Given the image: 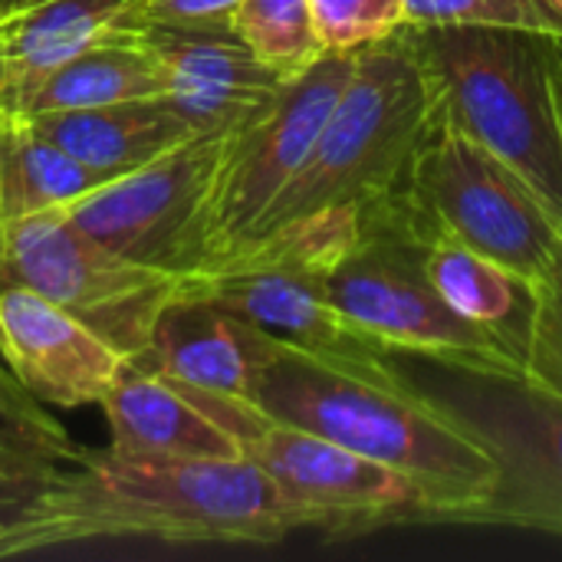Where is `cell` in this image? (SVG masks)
<instances>
[{"instance_id":"1","label":"cell","mask_w":562,"mask_h":562,"mask_svg":"<svg viewBox=\"0 0 562 562\" xmlns=\"http://www.w3.org/2000/svg\"><path fill=\"white\" fill-rule=\"evenodd\" d=\"M293 530L277 484L250 458L138 461L102 451L82 454L40 491L7 543V560L112 537L267 547Z\"/></svg>"},{"instance_id":"2","label":"cell","mask_w":562,"mask_h":562,"mask_svg":"<svg viewBox=\"0 0 562 562\" xmlns=\"http://www.w3.org/2000/svg\"><path fill=\"white\" fill-rule=\"evenodd\" d=\"M254 405L270 422L402 471L425 497L422 524L458 527L494 491V458L422 402L398 369L379 375L283 346L260 375Z\"/></svg>"},{"instance_id":"3","label":"cell","mask_w":562,"mask_h":562,"mask_svg":"<svg viewBox=\"0 0 562 562\" xmlns=\"http://www.w3.org/2000/svg\"><path fill=\"white\" fill-rule=\"evenodd\" d=\"M441 112L497 155L562 227V59L557 36L510 26L402 23Z\"/></svg>"},{"instance_id":"4","label":"cell","mask_w":562,"mask_h":562,"mask_svg":"<svg viewBox=\"0 0 562 562\" xmlns=\"http://www.w3.org/2000/svg\"><path fill=\"white\" fill-rule=\"evenodd\" d=\"M438 119V95L402 26L362 49L306 161L260 214L247 240L267 237L323 207L389 198ZM244 240V244H247Z\"/></svg>"},{"instance_id":"5","label":"cell","mask_w":562,"mask_h":562,"mask_svg":"<svg viewBox=\"0 0 562 562\" xmlns=\"http://www.w3.org/2000/svg\"><path fill=\"white\" fill-rule=\"evenodd\" d=\"M359 234L362 207H323L267 237L240 244L181 280L184 290L247 316L290 349L392 375V352L356 329L326 293V273L352 250Z\"/></svg>"},{"instance_id":"6","label":"cell","mask_w":562,"mask_h":562,"mask_svg":"<svg viewBox=\"0 0 562 562\" xmlns=\"http://www.w3.org/2000/svg\"><path fill=\"white\" fill-rule=\"evenodd\" d=\"M402 382L474 438L497 464L494 491L458 527H517L562 537V395L524 372L392 356Z\"/></svg>"},{"instance_id":"7","label":"cell","mask_w":562,"mask_h":562,"mask_svg":"<svg viewBox=\"0 0 562 562\" xmlns=\"http://www.w3.org/2000/svg\"><path fill=\"white\" fill-rule=\"evenodd\" d=\"M425 247L392 194L366 204L359 240L326 273L329 303L392 356L524 372L501 336L468 323L438 296L422 270Z\"/></svg>"},{"instance_id":"8","label":"cell","mask_w":562,"mask_h":562,"mask_svg":"<svg viewBox=\"0 0 562 562\" xmlns=\"http://www.w3.org/2000/svg\"><path fill=\"white\" fill-rule=\"evenodd\" d=\"M392 198L425 244H464L530 283L562 244V227L520 175L461 132L441 105Z\"/></svg>"},{"instance_id":"9","label":"cell","mask_w":562,"mask_h":562,"mask_svg":"<svg viewBox=\"0 0 562 562\" xmlns=\"http://www.w3.org/2000/svg\"><path fill=\"white\" fill-rule=\"evenodd\" d=\"M13 283L69 310L125 359L148 352L161 310L181 293V273L102 247L59 207L0 224V286Z\"/></svg>"},{"instance_id":"10","label":"cell","mask_w":562,"mask_h":562,"mask_svg":"<svg viewBox=\"0 0 562 562\" xmlns=\"http://www.w3.org/2000/svg\"><path fill=\"white\" fill-rule=\"evenodd\" d=\"M352 69L356 49H326L310 69L290 76L270 105L224 132L204 204L201 267L237 250L254 234L260 214L306 161Z\"/></svg>"},{"instance_id":"11","label":"cell","mask_w":562,"mask_h":562,"mask_svg":"<svg viewBox=\"0 0 562 562\" xmlns=\"http://www.w3.org/2000/svg\"><path fill=\"white\" fill-rule=\"evenodd\" d=\"M221 135H191L161 158L109 178L59 211L102 247L171 273L204 260V204Z\"/></svg>"},{"instance_id":"12","label":"cell","mask_w":562,"mask_h":562,"mask_svg":"<svg viewBox=\"0 0 562 562\" xmlns=\"http://www.w3.org/2000/svg\"><path fill=\"white\" fill-rule=\"evenodd\" d=\"M277 484L293 527L326 537H362L422 524L425 497L402 471L319 435L270 422L247 448Z\"/></svg>"},{"instance_id":"13","label":"cell","mask_w":562,"mask_h":562,"mask_svg":"<svg viewBox=\"0 0 562 562\" xmlns=\"http://www.w3.org/2000/svg\"><path fill=\"white\" fill-rule=\"evenodd\" d=\"M112 431V454L138 461H234L270 418L237 398L211 395L168 379L142 362H125L102 398Z\"/></svg>"},{"instance_id":"14","label":"cell","mask_w":562,"mask_h":562,"mask_svg":"<svg viewBox=\"0 0 562 562\" xmlns=\"http://www.w3.org/2000/svg\"><path fill=\"white\" fill-rule=\"evenodd\" d=\"M0 362L36 402L56 408L102 405L125 356L59 303L30 286H0Z\"/></svg>"},{"instance_id":"15","label":"cell","mask_w":562,"mask_h":562,"mask_svg":"<svg viewBox=\"0 0 562 562\" xmlns=\"http://www.w3.org/2000/svg\"><path fill=\"white\" fill-rule=\"evenodd\" d=\"M138 33L165 72V99L201 135L244 125L286 82L250 53L231 23H145Z\"/></svg>"},{"instance_id":"16","label":"cell","mask_w":562,"mask_h":562,"mask_svg":"<svg viewBox=\"0 0 562 562\" xmlns=\"http://www.w3.org/2000/svg\"><path fill=\"white\" fill-rule=\"evenodd\" d=\"M283 342L254 326L247 316L184 290L161 310L151 346L142 362L168 379L194 385L211 395L250 402L260 375L280 356Z\"/></svg>"},{"instance_id":"17","label":"cell","mask_w":562,"mask_h":562,"mask_svg":"<svg viewBox=\"0 0 562 562\" xmlns=\"http://www.w3.org/2000/svg\"><path fill=\"white\" fill-rule=\"evenodd\" d=\"M142 23V0H23L0 13V115H16L26 89L53 66Z\"/></svg>"},{"instance_id":"18","label":"cell","mask_w":562,"mask_h":562,"mask_svg":"<svg viewBox=\"0 0 562 562\" xmlns=\"http://www.w3.org/2000/svg\"><path fill=\"white\" fill-rule=\"evenodd\" d=\"M30 122L69 158L105 178L128 175L178 148L191 135H201L178 115V109L165 95L128 99L99 109L49 112L33 115Z\"/></svg>"},{"instance_id":"19","label":"cell","mask_w":562,"mask_h":562,"mask_svg":"<svg viewBox=\"0 0 562 562\" xmlns=\"http://www.w3.org/2000/svg\"><path fill=\"white\" fill-rule=\"evenodd\" d=\"M165 95V72L142 40V33H122L86 46L66 63L43 72L23 95L16 115H49L72 109H99L128 99Z\"/></svg>"},{"instance_id":"20","label":"cell","mask_w":562,"mask_h":562,"mask_svg":"<svg viewBox=\"0 0 562 562\" xmlns=\"http://www.w3.org/2000/svg\"><path fill=\"white\" fill-rule=\"evenodd\" d=\"M422 270L428 283L438 290V296L458 316H464L474 326L491 329L514 349L517 359H524L533 303H537V290L530 280L445 237L425 247Z\"/></svg>"},{"instance_id":"21","label":"cell","mask_w":562,"mask_h":562,"mask_svg":"<svg viewBox=\"0 0 562 562\" xmlns=\"http://www.w3.org/2000/svg\"><path fill=\"white\" fill-rule=\"evenodd\" d=\"M102 181L109 178L56 148L30 119L0 115V224L63 207Z\"/></svg>"},{"instance_id":"22","label":"cell","mask_w":562,"mask_h":562,"mask_svg":"<svg viewBox=\"0 0 562 562\" xmlns=\"http://www.w3.org/2000/svg\"><path fill=\"white\" fill-rule=\"evenodd\" d=\"M82 454L13 379L0 375V474L53 481L76 468Z\"/></svg>"},{"instance_id":"23","label":"cell","mask_w":562,"mask_h":562,"mask_svg":"<svg viewBox=\"0 0 562 562\" xmlns=\"http://www.w3.org/2000/svg\"><path fill=\"white\" fill-rule=\"evenodd\" d=\"M231 26L250 53L283 79L300 76L326 53L310 0H240L231 13Z\"/></svg>"},{"instance_id":"24","label":"cell","mask_w":562,"mask_h":562,"mask_svg":"<svg viewBox=\"0 0 562 562\" xmlns=\"http://www.w3.org/2000/svg\"><path fill=\"white\" fill-rule=\"evenodd\" d=\"M405 23L510 26L562 40L560 0H402Z\"/></svg>"},{"instance_id":"25","label":"cell","mask_w":562,"mask_h":562,"mask_svg":"<svg viewBox=\"0 0 562 562\" xmlns=\"http://www.w3.org/2000/svg\"><path fill=\"white\" fill-rule=\"evenodd\" d=\"M533 290L537 303L520 366L533 385L562 395V244Z\"/></svg>"},{"instance_id":"26","label":"cell","mask_w":562,"mask_h":562,"mask_svg":"<svg viewBox=\"0 0 562 562\" xmlns=\"http://www.w3.org/2000/svg\"><path fill=\"white\" fill-rule=\"evenodd\" d=\"M323 49H362L405 23L402 0H310Z\"/></svg>"},{"instance_id":"27","label":"cell","mask_w":562,"mask_h":562,"mask_svg":"<svg viewBox=\"0 0 562 562\" xmlns=\"http://www.w3.org/2000/svg\"><path fill=\"white\" fill-rule=\"evenodd\" d=\"M237 3L240 0H142V20L168 23V26L231 23V13L237 10Z\"/></svg>"},{"instance_id":"28","label":"cell","mask_w":562,"mask_h":562,"mask_svg":"<svg viewBox=\"0 0 562 562\" xmlns=\"http://www.w3.org/2000/svg\"><path fill=\"white\" fill-rule=\"evenodd\" d=\"M49 481H30V477H10L0 474V560H7V543L16 533L23 514L30 510V504L40 497V491Z\"/></svg>"},{"instance_id":"29","label":"cell","mask_w":562,"mask_h":562,"mask_svg":"<svg viewBox=\"0 0 562 562\" xmlns=\"http://www.w3.org/2000/svg\"><path fill=\"white\" fill-rule=\"evenodd\" d=\"M23 0H0V13H7V10H13V7H20Z\"/></svg>"},{"instance_id":"30","label":"cell","mask_w":562,"mask_h":562,"mask_svg":"<svg viewBox=\"0 0 562 562\" xmlns=\"http://www.w3.org/2000/svg\"><path fill=\"white\" fill-rule=\"evenodd\" d=\"M0 375H7V369H3V362H0Z\"/></svg>"},{"instance_id":"31","label":"cell","mask_w":562,"mask_h":562,"mask_svg":"<svg viewBox=\"0 0 562 562\" xmlns=\"http://www.w3.org/2000/svg\"><path fill=\"white\" fill-rule=\"evenodd\" d=\"M557 46H560V56H562V40H557Z\"/></svg>"},{"instance_id":"32","label":"cell","mask_w":562,"mask_h":562,"mask_svg":"<svg viewBox=\"0 0 562 562\" xmlns=\"http://www.w3.org/2000/svg\"><path fill=\"white\" fill-rule=\"evenodd\" d=\"M560 3H562V0H560Z\"/></svg>"},{"instance_id":"33","label":"cell","mask_w":562,"mask_h":562,"mask_svg":"<svg viewBox=\"0 0 562 562\" xmlns=\"http://www.w3.org/2000/svg\"><path fill=\"white\" fill-rule=\"evenodd\" d=\"M560 59H562V56H560Z\"/></svg>"}]
</instances>
